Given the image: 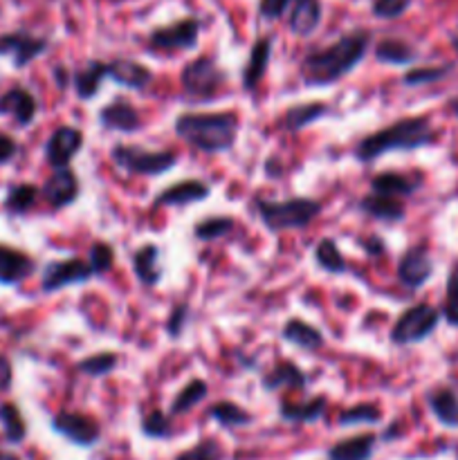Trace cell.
Segmentation results:
<instances>
[{
  "label": "cell",
  "mask_w": 458,
  "mask_h": 460,
  "mask_svg": "<svg viewBox=\"0 0 458 460\" xmlns=\"http://www.w3.org/2000/svg\"><path fill=\"white\" fill-rule=\"evenodd\" d=\"M117 367H119V355L112 353V350H99V353H92L76 362V371L85 377H94V380L110 376Z\"/></svg>",
  "instance_id": "f35d334b"
},
{
  "label": "cell",
  "mask_w": 458,
  "mask_h": 460,
  "mask_svg": "<svg viewBox=\"0 0 458 460\" xmlns=\"http://www.w3.org/2000/svg\"><path fill=\"white\" fill-rule=\"evenodd\" d=\"M180 84H182V93L191 102H207L216 97L227 84V72L218 66L216 58L198 57L182 67Z\"/></svg>",
  "instance_id": "52a82bcc"
},
{
  "label": "cell",
  "mask_w": 458,
  "mask_h": 460,
  "mask_svg": "<svg viewBox=\"0 0 458 460\" xmlns=\"http://www.w3.org/2000/svg\"><path fill=\"white\" fill-rule=\"evenodd\" d=\"M81 196V182L79 175L75 173L72 166H63V169H54V173L40 187V198L49 205V209L61 211L66 207L75 205Z\"/></svg>",
  "instance_id": "5bb4252c"
},
{
  "label": "cell",
  "mask_w": 458,
  "mask_h": 460,
  "mask_svg": "<svg viewBox=\"0 0 458 460\" xmlns=\"http://www.w3.org/2000/svg\"><path fill=\"white\" fill-rule=\"evenodd\" d=\"M92 268L84 259L49 261L40 272V290L45 295H54V292L66 290V288L85 286V283L92 281Z\"/></svg>",
  "instance_id": "30bf717a"
},
{
  "label": "cell",
  "mask_w": 458,
  "mask_h": 460,
  "mask_svg": "<svg viewBox=\"0 0 458 460\" xmlns=\"http://www.w3.org/2000/svg\"><path fill=\"white\" fill-rule=\"evenodd\" d=\"M310 380L308 373L301 367H296L292 359H278L263 377H260V386L268 394H277V391L290 389V391H305Z\"/></svg>",
  "instance_id": "d6986e66"
},
{
  "label": "cell",
  "mask_w": 458,
  "mask_h": 460,
  "mask_svg": "<svg viewBox=\"0 0 458 460\" xmlns=\"http://www.w3.org/2000/svg\"><path fill=\"white\" fill-rule=\"evenodd\" d=\"M295 0H259V13L263 21H278Z\"/></svg>",
  "instance_id": "c3c4849f"
},
{
  "label": "cell",
  "mask_w": 458,
  "mask_h": 460,
  "mask_svg": "<svg viewBox=\"0 0 458 460\" xmlns=\"http://www.w3.org/2000/svg\"><path fill=\"white\" fill-rule=\"evenodd\" d=\"M209 196L211 187L205 180L187 178L162 189V191L153 198V209H164V207H175V209H180V207L205 202Z\"/></svg>",
  "instance_id": "2e32d148"
},
{
  "label": "cell",
  "mask_w": 458,
  "mask_h": 460,
  "mask_svg": "<svg viewBox=\"0 0 458 460\" xmlns=\"http://www.w3.org/2000/svg\"><path fill=\"white\" fill-rule=\"evenodd\" d=\"M207 395H209V385H207L202 377H193V380H189L187 385L175 394V398L171 400L169 416L171 418L187 416V413L193 411L198 404L205 402Z\"/></svg>",
  "instance_id": "d6a6232c"
},
{
  "label": "cell",
  "mask_w": 458,
  "mask_h": 460,
  "mask_svg": "<svg viewBox=\"0 0 458 460\" xmlns=\"http://www.w3.org/2000/svg\"><path fill=\"white\" fill-rule=\"evenodd\" d=\"M233 227H236V223L229 216H207L193 225V236L200 243H214L232 234Z\"/></svg>",
  "instance_id": "60d3db41"
},
{
  "label": "cell",
  "mask_w": 458,
  "mask_h": 460,
  "mask_svg": "<svg viewBox=\"0 0 458 460\" xmlns=\"http://www.w3.org/2000/svg\"><path fill=\"white\" fill-rule=\"evenodd\" d=\"M13 385V367L12 359L0 353V394H7Z\"/></svg>",
  "instance_id": "816d5d0a"
},
{
  "label": "cell",
  "mask_w": 458,
  "mask_h": 460,
  "mask_svg": "<svg viewBox=\"0 0 458 460\" xmlns=\"http://www.w3.org/2000/svg\"><path fill=\"white\" fill-rule=\"evenodd\" d=\"M371 49V31L353 30L330 45L310 49L299 63V76L308 88H328L346 79L366 58Z\"/></svg>",
  "instance_id": "6da1fadb"
},
{
  "label": "cell",
  "mask_w": 458,
  "mask_h": 460,
  "mask_svg": "<svg viewBox=\"0 0 458 460\" xmlns=\"http://www.w3.org/2000/svg\"><path fill=\"white\" fill-rule=\"evenodd\" d=\"M173 460H225V449L216 438H202L182 449Z\"/></svg>",
  "instance_id": "7bdbcfd3"
},
{
  "label": "cell",
  "mask_w": 458,
  "mask_h": 460,
  "mask_svg": "<svg viewBox=\"0 0 458 460\" xmlns=\"http://www.w3.org/2000/svg\"><path fill=\"white\" fill-rule=\"evenodd\" d=\"M36 272V261L18 247L0 243V286L13 288Z\"/></svg>",
  "instance_id": "ac0fdd59"
},
{
  "label": "cell",
  "mask_w": 458,
  "mask_h": 460,
  "mask_svg": "<svg viewBox=\"0 0 458 460\" xmlns=\"http://www.w3.org/2000/svg\"><path fill=\"white\" fill-rule=\"evenodd\" d=\"M328 398L326 395H314L310 400L292 402V400H281L278 402V418L290 425H313L326 416Z\"/></svg>",
  "instance_id": "4316f807"
},
{
  "label": "cell",
  "mask_w": 458,
  "mask_h": 460,
  "mask_svg": "<svg viewBox=\"0 0 458 460\" xmlns=\"http://www.w3.org/2000/svg\"><path fill=\"white\" fill-rule=\"evenodd\" d=\"M99 126L108 133L133 135L142 128V115L128 97H112L110 103L97 112Z\"/></svg>",
  "instance_id": "9a60e30c"
},
{
  "label": "cell",
  "mask_w": 458,
  "mask_h": 460,
  "mask_svg": "<svg viewBox=\"0 0 458 460\" xmlns=\"http://www.w3.org/2000/svg\"><path fill=\"white\" fill-rule=\"evenodd\" d=\"M49 49V40L45 36H36L27 30H13L0 34V57L12 58L13 67L22 70L36 58L43 57Z\"/></svg>",
  "instance_id": "8fae6325"
},
{
  "label": "cell",
  "mask_w": 458,
  "mask_h": 460,
  "mask_svg": "<svg viewBox=\"0 0 458 460\" xmlns=\"http://www.w3.org/2000/svg\"><path fill=\"white\" fill-rule=\"evenodd\" d=\"M440 314L452 328H458V270H452L445 286V299L440 305Z\"/></svg>",
  "instance_id": "ee69618b"
},
{
  "label": "cell",
  "mask_w": 458,
  "mask_h": 460,
  "mask_svg": "<svg viewBox=\"0 0 458 460\" xmlns=\"http://www.w3.org/2000/svg\"><path fill=\"white\" fill-rule=\"evenodd\" d=\"M357 245L362 247V252L371 259H380L386 252V241L380 236V234H368V236H359Z\"/></svg>",
  "instance_id": "681fc988"
},
{
  "label": "cell",
  "mask_w": 458,
  "mask_h": 460,
  "mask_svg": "<svg viewBox=\"0 0 458 460\" xmlns=\"http://www.w3.org/2000/svg\"><path fill=\"white\" fill-rule=\"evenodd\" d=\"M313 259L314 265L326 274H346L350 270L348 261H346L339 245H337V241H332V238H321V241H317V245H314L313 250Z\"/></svg>",
  "instance_id": "d590c367"
},
{
  "label": "cell",
  "mask_w": 458,
  "mask_h": 460,
  "mask_svg": "<svg viewBox=\"0 0 458 460\" xmlns=\"http://www.w3.org/2000/svg\"><path fill=\"white\" fill-rule=\"evenodd\" d=\"M436 263L431 259V252L427 245H411L402 256H400L398 265H395V274L398 281L402 283L407 290L416 292L434 277Z\"/></svg>",
  "instance_id": "7c38bea8"
},
{
  "label": "cell",
  "mask_w": 458,
  "mask_h": 460,
  "mask_svg": "<svg viewBox=\"0 0 458 460\" xmlns=\"http://www.w3.org/2000/svg\"><path fill=\"white\" fill-rule=\"evenodd\" d=\"M382 409L375 402H359L353 407H346L337 413V425L339 427H359V425H380Z\"/></svg>",
  "instance_id": "74e56055"
},
{
  "label": "cell",
  "mask_w": 458,
  "mask_h": 460,
  "mask_svg": "<svg viewBox=\"0 0 458 460\" xmlns=\"http://www.w3.org/2000/svg\"><path fill=\"white\" fill-rule=\"evenodd\" d=\"M108 79L126 90H144L151 85L153 70L133 58H115L108 61Z\"/></svg>",
  "instance_id": "484cf974"
},
{
  "label": "cell",
  "mask_w": 458,
  "mask_h": 460,
  "mask_svg": "<svg viewBox=\"0 0 458 460\" xmlns=\"http://www.w3.org/2000/svg\"><path fill=\"white\" fill-rule=\"evenodd\" d=\"M330 112V103L326 102H304V103H292L283 111L278 117V128L286 133H299V130L308 128V126L317 124L319 119Z\"/></svg>",
  "instance_id": "cb8c5ba5"
},
{
  "label": "cell",
  "mask_w": 458,
  "mask_h": 460,
  "mask_svg": "<svg viewBox=\"0 0 458 460\" xmlns=\"http://www.w3.org/2000/svg\"><path fill=\"white\" fill-rule=\"evenodd\" d=\"M88 265L92 268L94 277L110 272L112 265H115V250H112L110 243L106 241L92 243V247H90L88 252Z\"/></svg>",
  "instance_id": "f6af8a7d"
},
{
  "label": "cell",
  "mask_w": 458,
  "mask_h": 460,
  "mask_svg": "<svg viewBox=\"0 0 458 460\" xmlns=\"http://www.w3.org/2000/svg\"><path fill=\"white\" fill-rule=\"evenodd\" d=\"M425 402L434 420L445 429H458V391L454 386H431L425 394Z\"/></svg>",
  "instance_id": "ffe728a7"
},
{
  "label": "cell",
  "mask_w": 458,
  "mask_h": 460,
  "mask_svg": "<svg viewBox=\"0 0 458 460\" xmlns=\"http://www.w3.org/2000/svg\"><path fill=\"white\" fill-rule=\"evenodd\" d=\"M139 429H142L144 438L148 440H169L173 436V418L169 416V411L151 409L142 416Z\"/></svg>",
  "instance_id": "ab89813d"
},
{
  "label": "cell",
  "mask_w": 458,
  "mask_h": 460,
  "mask_svg": "<svg viewBox=\"0 0 458 460\" xmlns=\"http://www.w3.org/2000/svg\"><path fill=\"white\" fill-rule=\"evenodd\" d=\"M200 21L196 16L180 18V21L169 22L151 30L148 34V48L160 49V52H187V49H196L200 43Z\"/></svg>",
  "instance_id": "ba28073f"
},
{
  "label": "cell",
  "mask_w": 458,
  "mask_h": 460,
  "mask_svg": "<svg viewBox=\"0 0 458 460\" xmlns=\"http://www.w3.org/2000/svg\"><path fill=\"white\" fill-rule=\"evenodd\" d=\"M103 79H108V63L90 58V61H85L84 66H79L72 72L70 88L75 90V94L81 102H90V99L99 94Z\"/></svg>",
  "instance_id": "83f0119b"
},
{
  "label": "cell",
  "mask_w": 458,
  "mask_h": 460,
  "mask_svg": "<svg viewBox=\"0 0 458 460\" xmlns=\"http://www.w3.org/2000/svg\"><path fill=\"white\" fill-rule=\"evenodd\" d=\"M189 319H191V305H189L187 301L175 304L173 308H171L169 319H166V335H169L171 340H180V337L184 335V328H187Z\"/></svg>",
  "instance_id": "bcb514c9"
},
{
  "label": "cell",
  "mask_w": 458,
  "mask_h": 460,
  "mask_svg": "<svg viewBox=\"0 0 458 460\" xmlns=\"http://www.w3.org/2000/svg\"><path fill=\"white\" fill-rule=\"evenodd\" d=\"M85 139L76 126H58L49 133L48 142L43 146L45 162H48L52 169H63V166H70L72 160L81 153Z\"/></svg>",
  "instance_id": "4fadbf2b"
},
{
  "label": "cell",
  "mask_w": 458,
  "mask_h": 460,
  "mask_svg": "<svg viewBox=\"0 0 458 460\" xmlns=\"http://www.w3.org/2000/svg\"><path fill=\"white\" fill-rule=\"evenodd\" d=\"M207 416L216 425L223 427V429H242V427H250L254 422V416L247 409H242L241 404L232 402V400H218V402H214L209 407V411H207Z\"/></svg>",
  "instance_id": "836d02e7"
},
{
  "label": "cell",
  "mask_w": 458,
  "mask_h": 460,
  "mask_svg": "<svg viewBox=\"0 0 458 460\" xmlns=\"http://www.w3.org/2000/svg\"><path fill=\"white\" fill-rule=\"evenodd\" d=\"M3 454H4V452H0V458H3Z\"/></svg>",
  "instance_id": "9f6ffc18"
},
{
  "label": "cell",
  "mask_w": 458,
  "mask_h": 460,
  "mask_svg": "<svg viewBox=\"0 0 458 460\" xmlns=\"http://www.w3.org/2000/svg\"><path fill=\"white\" fill-rule=\"evenodd\" d=\"M454 63L447 66H422V67H409L402 75V84L407 88H418V85H431L436 81H443L445 76L452 75Z\"/></svg>",
  "instance_id": "b9f144b4"
},
{
  "label": "cell",
  "mask_w": 458,
  "mask_h": 460,
  "mask_svg": "<svg viewBox=\"0 0 458 460\" xmlns=\"http://www.w3.org/2000/svg\"><path fill=\"white\" fill-rule=\"evenodd\" d=\"M357 209L362 211L366 218L377 220V223H386V225H395L402 223L407 218V207L400 198H391V196H382V193H366L364 198L357 200Z\"/></svg>",
  "instance_id": "603a6c76"
},
{
  "label": "cell",
  "mask_w": 458,
  "mask_h": 460,
  "mask_svg": "<svg viewBox=\"0 0 458 460\" xmlns=\"http://www.w3.org/2000/svg\"><path fill=\"white\" fill-rule=\"evenodd\" d=\"M0 115L13 119L18 128H30L39 117V102L27 88L13 85L0 94Z\"/></svg>",
  "instance_id": "e0dca14e"
},
{
  "label": "cell",
  "mask_w": 458,
  "mask_h": 460,
  "mask_svg": "<svg viewBox=\"0 0 458 460\" xmlns=\"http://www.w3.org/2000/svg\"><path fill=\"white\" fill-rule=\"evenodd\" d=\"M436 142V128L429 117H402L380 130L364 135L353 148V155L359 164H373L386 153L418 151Z\"/></svg>",
  "instance_id": "7a4b0ae2"
},
{
  "label": "cell",
  "mask_w": 458,
  "mask_h": 460,
  "mask_svg": "<svg viewBox=\"0 0 458 460\" xmlns=\"http://www.w3.org/2000/svg\"><path fill=\"white\" fill-rule=\"evenodd\" d=\"M175 135L184 144L205 155L232 151L241 133V119L236 112H182L175 117Z\"/></svg>",
  "instance_id": "3957f363"
},
{
  "label": "cell",
  "mask_w": 458,
  "mask_h": 460,
  "mask_svg": "<svg viewBox=\"0 0 458 460\" xmlns=\"http://www.w3.org/2000/svg\"><path fill=\"white\" fill-rule=\"evenodd\" d=\"M272 36H260V39L254 40L250 49V57H247L245 66H242L241 72V85L247 93H254L259 88V84L263 81L265 72H268L269 61H272Z\"/></svg>",
  "instance_id": "44dd1931"
},
{
  "label": "cell",
  "mask_w": 458,
  "mask_h": 460,
  "mask_svg": "<svg viewBox=\"0 0 458 460\" xmlns=\"http://www.w3.org/2000/svg\"><path fill=\"white\" fill-rule=\"evenodd\" d=\"M281 340L292 344L295 349L305 350V353H317L319 349H323L326 344V337L319 331L317 326L308 323L305 319L292 317L283 323L281 328Z\"/></svg>",
  "instance_id": "f546056e"
},
{
  "label": "cell",
  "mask_w": 458,
  "mask_h": 460,
  "mask_svg": "<svg viewBox=\"0 0 458 460\" xmlns=\"http://www.w3.org/2000/svg\"><path fill=\"white\" fill-rule=\"evenodd\" d=\"M130 265H133V274L139 286H160L164 272H162L160 265V245L157 243H144V245H139L133 252V256H130Z\"/></svg>",
  "instance_id": "d4e9b609"
},
{
  "label": "cell",
  "mask_w": 458,
  "mask_h": 460,
  "mask_svg": "<svg viewBox=\"0 0 458 460\" xmlns=\"http://www.w3.org/2000/svg\"><path fill=\"white\" fill-rule=\"evenodd\" d=\"M377 447V436L371 431L348 436L326 449V460H371Z\"/></svg>",
  "instance_id": "f1b7e54d"
},
{
  "label": "cell",
  "mask_w": 458,
  "mask_h": 460,
  "mask_svg": "<svg viewBox=\"0 0 458 460\" xmlns=\"http://www.w3.org/2000/svg\"><path fill=\"white\" fill-rule=\"evenodd\" d=\"M373 57L377 63L391 67H409L418 61V49L409 40L398 39V36H386L377 40L373 48Z\"/></svg>",
  "instance_id": "4dcf8cb0"
},
{
  "label": "cell",
  "mask_w": 458,
  "mask_h": 460,
  "mask_svg": "<svg viewBox=\"0 0 458 460\" xmlns=\"http://www.w3.org/2000/svg\"><path fill=\"white\" fill-rule=\"evenodd\" d=\"M0 460H21V458H18L16 454H3V458Z\"/></svg>",
  "instance_id": "11a10c76"
},
{
  "label": "cell",
  "mask_w": 458,
  "mask_h": 460,
  "mask_svg": "<svg viewBox=\"0 0 458 460\" xmlns=\"http://www.w3.org/2000/svg\"><path fill=\"white\" fill-rule=\"evenodd\" d=\"M0 427L9 445L25 443L27 422L16 402H0Z\"/></svg>",
  "instance_id": "8d00e7d4"
},
{
  "label": "cell",
  "mask_w": 458,
  "mask_h": 460,
  "mask_svg": "<svg viewBox=\"0 0 458 460\" xmlns=\"http://www.w3.org/2000/svg\"><path fill=\"white\" fill-rule=\"evenodd\" d=\"M256 216L265 229L272 234L296 232L305 229L321 214V202L314 198H287V200H268V198H254L251 200Z\"/></svg>",
  "instance_id": "277c9868"
},
{
  "label": "cell",
  "mask_w": 458,
  "mask_h": 460,
  "mask_svg": "<svg viewBox=\"0 0 458 460\" xmlns=\"http://www.w3.org/2000/svg\"><path fill=\"white\" fill-rule=\"evenodd\" d=\"M422 173H402V171H380L371 178V191L391 198H411L422 187Z\"/></svg>",
  "instance_id": "7402d4cb"
},
{
  "label": "cell",
  "mask_w": 458,
  "mask_h": 460,
  "mask_svg": "<svg viewBox=\"0 0 458 460\" xmlns=\"http://www.w3.org/2000/svg\"><path fill=\"white\" fill-rule=\"evenodd\" d=\"M40 198V187L31 182H18L7 189V196L3 200V209L12 216H25L36 207Z\"/></svg>",
  "instance_id": "e575fe53"
},
{
  "label": "cell",
  "mask_w": 458,
  "mask_h": 460,
  "mask_svg": "<svg viewBox=\"0 0 458 460\" xmlns=\"http://www.w3.org/2000/svg\"><path fill=\"white\" fill-rule=\"evenodd\" d=\"M321 0H295L290 18H287V27L295 36H313L317 27L321 25Z\"/></svg>",
  "instance_id": "1f68e13d"
},
{
  "label": "cell",
  "mask_w": 458,
  "mask_h": 460,
  "mask_svg": "<svg viewBox=\"0 0 458 460\" xmlns=\"http://www.w3.org/2000/svg\"><path fill=\"white\" fill-rule=\"evenodd\" d=\"M449 112L458 119V94H454V97L449 99Z\"/></svg>",
  "instance_id": "db71d44e"
},
{
  "label": "cell",
  "mask_w": 458,
  "mask_h": 460,
  "mask_svg": "<svg viewBox=\"0 0 458 460\" xmlns=\"http://www.w3.org/2000/svg\"><path fill=\"white\" fill-rule=\"evenodd\" d=\"M411 3L413 0H373L371 13L375 18H380V21H395V18L407 13Z\"/></svg>",
  "instance_id": "7dc6e473"
},
{
  "label": "cell",
  "mask_w": 458,
  "mask_h": 460,
  "mask_svg": "<svg viewBox=\"0 0 458 460\" xmlns=\"http://www.w3.org/2000/svg\"><path fill=\"white\" fill-rule=\"evenodd\" d=\"M52 79H54V84H57V88L66 90V88H70V84H72V72H67V67L57 66L52 70Z\"/></svg>",
  "instance_id": "f5cc1de1"
},
{
  "label": "cell",
  "mask_w": 458,
  "mask_h": 460,
  "mask_svg": "<svg viewBox=\"0 0 458 460\" xmlns=\"http://www.w3.org/2000/svg\"><path fill=\"white\" fill-rule=\"evenodd\" d=\"M18 142L7 133H0V166H7L16 160L18 155Z\"/></svg>",
  "instance_id": "f907efd6"
},
{
  "label": "cell",
  "mask_w": 458,
  "mask_h": 460,
  "mask_svg": "<svg viewBox=\"0 0 458 460\" xmlns=\"http://www.w3.org/2000/svg\"><path fill=\"white\" fill-rule=\"evenodd\" d=\"M110 162L117 171L139 178H155L164 175L178 164V155L173 151H148L137 144H115L110 148Z\"/></svg>",
  "instance_id": "5b68a950"
},
{
  "label": "cell",
  "mask_w": 458,
  "mask_h": 460,
  "mask_svg": "<svg viewBox=\"0 0 458 460\" xmlns=\"http://www.w3.org/2000/svg\"><path fill=\"white\" fill-rule=\"evenodd\" d=\"M443 322L440 308L431 304H416L404 310L395 323L391 326L389 340L395 346H413L422 344L436 332V328Z\"/></svg>",
  "instance_id": "8992f818"
},
{
  "label": "cell",
  "mask_w": 458,
  "mask_h": 460,
  "mask_svg": "<svg viewBox=\"0 0 458 460\" xmlns=\"http://www.w3.org/2000/svg\"><path fill=\"white\" fill-rule=\"evenodd\" d=\"M49 427H52L54 434L66 438L75 447L90 449L101 440V425L92 416H88V413L63 409V411L54 413Z\"/></svg>",
  "instance_id": "9c48e42d"
}]
</instances>
